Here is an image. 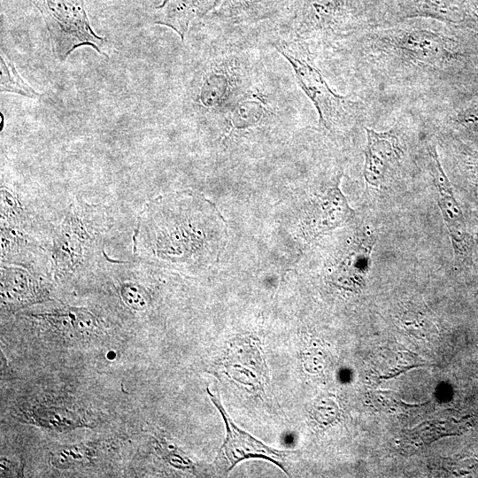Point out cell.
<instances>
[{
  "mask_svg": "<svg viewBox=\"0 0 478 478\" xmlns=\"http://www.w3.org/2000/svg\"><path fill=\"white\" fill-rule=\"evenodd\" d=\"M375 236L368 228L357 231L350 247L337 267V274L343 275L353 287L360 288L371 264V252Z\"/></svg>",
  "mask_w": 478,
  "mask_h": 478,
  "instance_id": "cell-13",
  "label": "cell"
},
{
  "mask_svg": "<svg viewBox=\"0 0 478 478\" xmlns=\"http://www.w3.org/2000/svg\"><path fill=\"white\" fill-rule=\"evenodd\" d=\"M294 0H223L216 8L217 24L224 29L235 28L233 34L242 35L245 29L266 21L276 24L285 16ZM244 35V34H243Z\"/></svg>",
  "mask_w": 478,
  "mask_h": 478,
  "instance_id": "cell-11",
  "label": "cell"
},
{
  "mask_svg": "<svg viewBox=\"0 0 478 478\" xmlns=\"http://www.w3.org/2000/svg\"><path fill=\"white\" fill-rule=\"evenodd\" d=\"M374 27L367 0H294L266 39L303 44L316 63L352 35Z\"/></svg>",
  "mask_w": 478,
  "mask_h": 478,
  "instance_id": "cell-3",
  "label": "cell"
},
{
  "mask_svg": "<svg viewBox=\"0 0 478 478\" xmlns=\"http://www.w3.org/2000/svg\"><path fill=\"white\" fill-rule=\"evenodd\" d=\"M207 389L211 400L220 410L227 428V437L221 449L220 450L219 456L217 458L218 463L224 466L223 468L228 472L238 462L243 459L250 458H261L276 464L286 474H289L284 465L285 457H287L288 452L270 448L260 441L252 437L248 433L238 428L225 412V409L221 405L219 398L212 395L209 389Z\"/></svg>",
  "mask_w": 478,
  "mask_h": 478,
  "instance_id": "cell-9",
  "label": "cell"
},
{
  "mask_svg": "<svg viewBox=\"0 0 478 478\" xmlns=\"http://www.w3.org/2000/svg\"><path fill=\"white\" fill-rule=\"evenodd\" d=\"M424 145L427 166L436 188L438 206L446 224L455 257L461 260L470 251V239L464 214L441 164L436 143L431 136L425 135Z\"/></svg>",
  "mask_w": 478,
  "mask_h": 478,
  "instance_id": "cell-8",
  "label": "cell"
},
{
  "mask_svg": "<svg viewBox=\"0 0 478 478\" xmlns=\"http://www.w3.org/2000/svg\"><path fill=\"white\" fill-rule=\"evenodd\" d=\"M144 225L152 257L161 262L210 265L227 239L226 221L197 192L161 196L147 206Z\"/></svg>",
  "mask_w": 478,
  "mask_h": 478,
  "instance_id": "cell-2",
  "label": "cell"
},
{
  "mask_svg": "<svg viewBox=\"0 0 478 478\" xmlns=\"http://www.w3.org/2000/svg\"><path fill=\"white\" fill-rule=\"evenodd\" d=\"M385 0H368L372 9H373V12H374V17L376 18L377 16V13H378V10L381 6V4L384 2Z\"/></svg>",
  "mask_w": 478,
  "mask_h": 478,
  "instance_id": "cell-17",
  "label": "cell"
},
{
  "mask_svg": "<svg viewBox=\"0 0 478 478\" xmlns=\"http://www.w3.org/2000/svg\"><path fill=\"white\" fill-rule=\"evenodd\" d=\"M39 10L49 32L54 56L63 61L76 48L90 46L98 53L104 38L91 28L82 0H32Z\"/></svg>",
  "mask_w": 478,
  "mask_h": 478,
  "instance_id": "cell-6",
  "label": "cell"
},
{
  "mask_svg": "<svg viewBox=\"0 0 478 478\" xmlns=\"http://www.w3.org/2000/svg\"><path fill=\"white\" fill-rule=\"evenodd\" d=\"M420 117L418 110L404 107L397 112L393 126L378 132L368 127L364 162V178L366 184L381 186L405 164L408 155L409 133Z\"/></svg>",
  "mask_w": 478,
  "mask_h": 478,
  "instance_id": "cell-5",
  "label": "cell"
},
{
  "mask_svg": "<svg viewBox=\"0 0 478 478\" xmlns=\"http://www.w3.org/2000/svg\"><path fill=\"white\" fill-rule=\"evenodd\" d=\"M437 132L440 133L443 143L448 145L458 166L478 188V150L452 134Z\"/></svg>",
  "mask_w": 478,
  "mask_h": 478,
  "instance_id": "cell-15",
  "label": "cell"
},
{
  "mask_svg": "<svg viewBox=\"0 0 478 478\" xmlns=\"http://www.w3.org/2000/svg\"><path fill=\"white\" fill-rule=\"evenodd\" d=\"M417 110L435 130L460 135L478 144V95H465Z\"/></svg>",
  "mask_w": 478,
  "mask_h": 478,
  "instance_id": "cell-10",
  "label": "cell"
},
{
  "mask_svg": "<svg viewBox=\"0 0 478 478\" xmlns=\"http://www.w3.org/2000/svg\"><path fill=\"white\" fill-rule=\"evenodd\" d=\"M342 172H338L333 185L316 203L313 213V231L316 235L331 230L354 215L339 189Z\"/></svg>",
  "mask_w": 478,
  "mask_h": 478,
  "instance_id": "cell-14",
  "label": "cell"
},
{
  "mask_svg": "<svg viewBox=\"0 0 478 478\" xmlns=\"http://www.w3.org/2000/svg\"><path fill=\"white\" fill-rule=\"evenodd\" d=\"M0 59L1 91L16 93L35 99L39 98L38 93L21 79L13 63L3 53Z\"/></svg>",
  "mask_w": 478,
  "mask_h": 478,
  "instance_id": "cell-16",
  "label": "cell"
},
{
  "mask_svg": "<svg viewBox=\"0 0 478 478\" xmlns=\"http://www.w3.org/2000/svg\"><path fill=\"white\" fill-rule=\"evenodd\" d=\"M317 65L375 111L425 108L478 95V32L405 19L352 35Z\"/></svg>",
  "mask_w": 478,
  "mask_h": 478,
  "instance_id": "cell-1",
  "label": "cell"
},
{
  "mask_svg": "<svg viewBox=\"0 0 478 478\" xmlns=\"http://www.w3.org/2000/svg\"><path fill=\"white\" fill-rule=\"evenodd\" d=\"M410 19H430L478 32V19L466 0H385L378 11L377 27Z\"/></svg>",
  "mask_w": 478,
  "mask_h": 478,
  "instance_id": "cell-7",
  "label": "cell"
},
{
  "mask_svg": "<svg viewBox=\"0 0 478 478\" xmlns=\"http://www.w3.org/2000/svg\"><path fill=\"white\" fill-rule=\"evenodd\" d=\"M223 0H164L155 7L154 22L174 30L184 41L190 24L216 9Z\"/></svg>",
  "mask_w": 478,
  "mask_h": 478,
  "instance_id": "cell-12",
  "label": "cell"
},
{
  "mask_svg": "<svg viewBox=\"0 0 478 478\" xmlns=\"http://www.w3.org/2000/svg\"><path fill=\"white\" fill-rule=\"evenodd\" d=\"M476 243H477V247H478V233H477V235H476Z\"/></svg>",
  "mask_w": 478,
  "mask_h": 478,
  "instance_id": "cell-18",
  "label": "cell"
},
{
  "mask_svg": "<svg viewBox=\"0 0 478 478\" xmlns=\"http://www.w3.org/2000/svg\"><path fill=\"white\" fill-rule=\"evenodd\" d=\"M266 42L280 53L291 66L297 84L312 104L318 113L320 131L334 138L356 127L364 128L374 108L366 101L351 95L335 93L301 43L279 37Z\"/></svg>",
  "mask_w": 478,
  "mask_h": 478,
  "instance_id": "cell-4",
  "label": "cell"
}]
</instances>
